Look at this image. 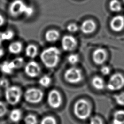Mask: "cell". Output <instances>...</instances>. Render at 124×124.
<instances>
[{
    "label": "cell",
    "mask_w": 124,
    "mask_h": 124,
    "mask_svg": "<svg viewBox=\"0 0 124 124\" xmlns=\"http://www.w3.org/2000/svg\"><path fill=\"white\" fill-rule=\"evenodd\" d=\"M107 58V53L105 49L98 48L93 53L92 58L93 62L97 65L103 64Z\"/></svg>",
    "instance_id": "8fae6325"
},
{
    "label": "cell",
    "mask_w": 124,
    "mask_h": 124,
    "mask_svg": "<svg viewBox=\"0 0 124 124\" xmlns=\"http://www.w3.org/2000/svg\"><path fill=\"white\" fill-rule=\"evenodd\" d=\"M51 83V78L47 75L42 76L39 80V84L43 87H48Z\"/></svg>",
    "instance_id": "cb8c5ba5"
},
{
    "label": "cell",
    "mask_w": 124,
    "mask_h": 124,
    "mask_svg": "<svg viewBox=\"0 0 124 124\" xmlns=\"http://www.w3.org/2000/svg\"><path fill=\"white\" fill-rule=\"evenodd\" d=\"M110 27L111 30L116 32L121 31L124 28V17L121 15H117L111 19Z\"/></svg>",
    "instance_id": "7c38bea8"
},
{
    "label": "cell",
    "mask_w": 124,
    "mask_h": 124,
    "mask_svg": "<svg viewBox=\"0 0 124 124\" xmlns=\"http://www.w3.org/2000/svg\"><path fill=\"white\" fill-rule=\"evenodd\" d=\"M60 37L59 32L54 29L48 30L45 33V39L48 42H54Z\"/></svg>",
    "instance_id": "9a60e30c"
},
{
    "label": "cell",
    "mask_w": 124,
    "mask_h": 124,
    "mask_svg": "<svg viewBox=\"0 0 124 124\" xmlns=\"http://www.w3.org/2000/svg\"><path fill=\"white\" fill-rule=\"evenodd\" d=\"M92 85L97 90H102L105 88V82L104 79L99 76H94L92 80Z\"/></svg>",
    "instance_id": "2e32d148"
},
{
    "label": "cell",
    "mask_w": 124,
    "mask_h": 124,
    "mask_svg": "<svg viewBox=\"0 0 124 124\" xmlns=\"http://www.w3.org/2000/svg\"><path fill=\"white\" fill-rule=\"evenodd\" d=\"M25 124H37V119L36 117L33 114H30L27 115L24 118Z\"/></svg>",
    "instance_id": "d4e9b609"
},
{
    "label": "cell",
    "mask_w": 124,
    "mask_h": 124,
    "mask_svg": "<svg viewBox=\"0 0 124 124\" xmlns=\"http://www.w3.org/2000/svg\"><path fill=\"white\" fill-rule=\"evenodd\" d=\"M5 23V19L4 16L0 13V27H2Z\"/></svg>",
    "instance_id": "836d02e7"
},
{
    "label": "cell",
    "mask_w": 124,
    "mask_h": 124,
    "mask_svg": "<svg viewBox=\"0 0 124 124\" xmlns=\"http://www.w3.org/2000/svg\"><path fill=\"white\" fill-rule=\"evenodd\" d=\"M38 48L33 44L28 45L25 48V54L27 57L30 58H34L37 55Z\"/></svg>",
    "instance_id": "ac0fdd59"
},
{
    "label": "cell",
    "mask_w": 124,
    "mask_h": 124,
    "mask_svg": "<svg viewBox=\"0 0 124 124\" xmlns=\"http://www.w3.org/2000/svg\"><path fill=\"white\" fill-rule=\"evenodd\" d=\"M27 5L22 0H14L9 4L8 11L13 17L24 15Z\"/></svg>",
    "instance_id": "52a82bcc"
},
{
    "label": "cell",
    "mask_w": 124,
    "mask_h": 124,
    "mask_svg": "<svg viewBox=\"0 0 124 124\" xmlns=\"http://www.w3.org/2000/svg\"><path fill=\"white\" fill-rule=\"evenodd\" d=\"M60 51L56 47L51 46L44 49L41 53L40 58L43 64L47 68H52L58 64Z\"/></svg>",
    "instance_id": "6da1fadb"
},
{
    "label": "cell",
    "mask_w": 124,
    "mask_h": 124,
    "mask_svg": "<svg viewBox=\"0 0 124 124\" xmlns=\"http://www.w3.org/2000/svg\"><path fill=\"white\" fill-rule=\"evenodd\" d=\"M22 92L21 88L17 86L7 87L5 91V98L8 104L16 105L20 101Z\"/></svg>",
    "instance_id": "3957f363"
},
{
    "label": "cell",
    "mask_w": 124,
    "mask_h": 124,
    "mask_svg": "<svg viewBox=\"0 0 124 124\" xmlns=\"http://www.w3.org/2000/svg\"><path fill=\"white\" fill-rule=\"evenodd\" d=\"M67 30L70 32H75L78 30V26L74 23H70L67 26Z\"/></svg>",
    "instance_id": "f1b7e54d"
},
{
    "label": "cell",
    "mask_w": 124,
    "mask_h": 124,
    "mask_svg": "<svg viewBox=\"0 0 124 124\" xmlns=\"http://www.w3.org/2000/svg\"><path fill=\"white\" fill-rule=\"evenodd\" d=\"M7 112V108L6 105L2 102L0 101V118L3 117Z\"/></svg>",
    "instance_id": "f546056e"
},
{
    "label": "cell",
    "mask_w": 124,
    "mask_h": 124,
    "mask_svg": "<svg viewBox=\"0 0 124 124\" xmlns=\"http://www.w3.org/2000/svg\"><path fill=\"white\" fill-rule=\"evenodd\" d=\"M112 124H124V110H118L113 113Z\"/></svg>",
    "instance_id": "e0dca14e"
},
{
    "label": "cell",
    "mask_w": 124,
    "mask_h": 124,
    "mask_svg": "<svg viewBox=\"0 0 124 124\" xmlns=\"http://www.w3.org/2000/svg\"><path fill=\"white\" fill-rule=\"evenodd\" d=\"M114 97L118 105L124 107V91L115 95Z\"/></svg>",
    "instance_id": "484cf974"
},
{
    "label": "cell",
    "mask_w": 124,
    "mask_h": 124,
    "mask_svg": "<svg viewBox=\"0 0 124 124\" xmlns=\"http://www.w3.org/2000/svg\"><path fill=\"white\" fill-rule=\"evenodd\" d=\"M4 55V50L1 46H0V59Z\"/></svg>",
    "instance_id": "e575fe53"
},
{
    "label": "cell",
    "mask_w": 124,
    "mask_h": 124,
    "mask_svg": "<svg viewBox=\"0 0 124 124\" xmlns=\"http://www.w3.org/2000/svg\"><path fill=\"white\" fill-rule=\"evenodd\" d=\"M90 124H103V121L101 118L95 116L91 118Z\"/></svg>",
    "instance_id": "4dcf8cb0"
},
{
    "label": "cell",
    "mask_w": 124,
    "mask_h": 124,
    "mask_svg": "<svg viewBox=\"0 0 124 124\" xmlns=\"http://www.w3.org/2000/svg\"><path fill=\"white\" fill-rule=\"evenodd\" d=\"M96 28V23L93 20L87 19L82 23L80 29L84 34H91L94 31Z\"/></svg>",
    "instance_id": "4fadbf2b"
},
{
    "label": "cell",
    "mask_w": 124,
    "mask_h": 124,
    "mask_svg": "<svg viewBox=\"0 0 124 124\" xmlns=\"http://www.w3.org/2000/svg\"><path fill=\"white\" fill-rule=\"evenodd\" d=\"M34 11V8L32 6L27 5L24 15L27 17H30L33 15Z\"/></svg>",
    "instance_id": "1f68e13d"
},
{
    "label": "cell",
    "mask_w": 124,
    "mask_h": 124,
    "mask_svg": "<svg viewBox=\"0 0 124 124\" xmlns=\"http://www.w3.org/2000/svg\"><path fill=\"white\" fill-rule=\"evenodd\" d=\"M24 71L25 74L28 77L31 78H35L40 74L41 67L37 62L31 61L25 65Z\"/></svg>",
    "instance_id": "9c48e42d"
},
{
    "label": "cell",
    "mask_w": 124,
    "mask_h": 124,
    "mask_svg": "<svg viewBox=\"0 0 124 124\" xmlns=\"http://www.w3.org/2000/svg\"><path fill=\"white\" fill-rule=\"evenodd\" d=\"M67 61L69 63L72 65L77 64L79 61V57L78 54H72L67 57Z\"/></svg>",
    "instance_id": "83f0119b"
},
{
    "label": "cell",
    "mask_w": 124,
    "mask_h": 124,
    "mask_svg": "<svg viewBox=\"0 0 124 124\" xmlns=\"http://www.w3.org/2000/svg\"><path fill=\"white\" fill-rule=\"evenodd\" d=\"M44 97L43 92L38 88L28 89L24 93L25 100L31 104H37L40 102Z\"/></svg>",
    "instance_id": "5b68a950"
},
{
    "label": "cell",
    "mask_w": 124,
    "mask_h": 124,
    "mask_svg": "<svg viewBox=\"0 0 124 124\" xmlns=\"http://www.w3.org/2000/svg\"><path fill=\"white\" fill-rule=\"evenodd\" d=\"M40 124H57V122L56 119L53 117L47 116L41 120Z\"/></svg>",
    "instance_id": "4316f807"
},
{
    "label": "cell",
    "mask_w": 124,
    "mask_h": 124,
    "mask_svg": "<svg viewBox=\"0 0 124 124\" xmlns=\"http://www.w3.org/2000/svg\"><path fill=\"white\" fill-rule=\"evenodd\" d=\"M124 87V76L120 73L112 75L108 82L107 87L111 91H117Z\"/></svg>",
    "instance_id": "277c9868"
},
{
    "label": "cell",
    "mask_w": 124,
    "mask_h": 124,
    "mask_svg": "<svg viewBox=\"0 0 124 124\" xmlns=\"http://www.w3.org/2000/svg\"><path fill=\"white\" fill-rule=\"evenodd\" d=\"M62 46L65 51H72L77 46V41L72 35H65L62 39Z\"/></svg>",
    "instance_id": "30bf717a"
},
{
    "label": "cell",
    "mask_w": 124,
    "mask_h": 124,
    "mask_svg": "<svg viewBox=\"0 0 124 124\" xmlns=\"http://www.w3.org/2000/svg\"><path fill=\"white\" fill-rule=\"evenodd\" d=\"M64 78L69 83H78L82 79V72L78 68L75 67H70L65 71L64 74Z\"/></svg>",
    "instance_id": "8992f818"
},
{
    "label": "cell",
    "mask_w": 124,
    "mask_h": 124,
    "mask_svg": "<svg viewBox=\"0 0 124 124\" xmlns=\"http://www.w3.org/2000/svg\"><path fill=\"white\" fill-rule=\"evenodd\" d=\"M23 49V45L19 41H15L10 43L8 46V51L12 54H18L20 53Z\"/></svg>",
    "instance_id": "5bb4252c"
},
{
    "label": "cell",
    "mask_w": 124,
    "mask_h": 124,
    "mask_svg": "<svg viewBox=\"0 0 124 124\" xmlns=\"http://www.w3.org/2000/svg\"><path fill=\"white\" fill-rule=\"evenodd\" d=\"M15 36V32L11 29H8L0 34V37L3 41H10L12 40Z\"/></svg>",
    "instance_id": "7402d4cb"
},
{
    "label": "cell",
    "mask_w": 124,
    "mask_h": 124,
    "mask_svg": "<svg viewBox=\"0 0 124 124\" xmlns=\"http://www.w3.org/2000/svg\"><path fill=\"white\" fill-rule=\"evenodd\" d=\"M0 70L1 72L6 74H11L13 73L14 69L13 68L10 61H4L0 66Z\"/></svg>",
    "instance_id": "ffe728a7"
},
{
    "label": "cell",
    "mask_w": 124,
    "mask_h": 124,
    "mask_svg": "<svg viewBox=\"0 0 124 124\" xmlns=\"http://www.w3.org/2000/svg\"><path fill=\"white\" fill-rule=\"evenodd\" d=\"M22 118V112L19 109L15 108L12 110L9 114V118L13 122H19Z\"/></svg>",
    "instance_id": "d6986e66"
},
{
    "label": "cell",
    "mask_w": 124,
    "mask_h": 124,
    "mask_svg": "<svg viewBox=\"0 0 124 124\" xmlns=\"http://www.w3.org/2000/svg\"><path fill=\"white\" fill-rule=\"evenodd\" d=\"M123 0V1H124V0Z\"/></svg>",
    "instance_id": "8d00e7d4"
},
{
    "label": "cell",
    "mask_w": 124,
    "mask_h": 124,
    "mask_svg": "<svg viewBox=\"0 0 124 124\" xmlns=\"http://www.w3.org/2000/svg\"><path fill=\"white\" fill-rule=\"evenodd\" d=\"M47 103L53 108H59L62 103V97L59 92L55 89L51 90L47 95Z\"/></svg>",
    "instance_id": "ba28073f"
},
{
    "label": "cell",
    "mask_w": 124,
    "mask_h": 124,
    "mask_svg": "<svg viewBox=\"0 0 124 124\" xmlns=\"http://www.w3.org/2000/svg\"><path fill=\"white\" fill-rule=\"evenodd\" d=\"M91 109L90 103L85 99H80L77 100L73 108L75 115L81 120H85L90 117Z\"/></svg>",
    "instance_id": "7a4b0ae2"
},
{
    "label": "cell",
    "mask_w": 124,
    "mask_h": 124,
    "mask_svg": "<svg viewBox=\"0 0 124 124\" xmlns=\"http://www.w3.org/2000/svg\"><path fill=\"white\" fill-rule=\"evenodd\" d=\"M2 41H3L1 40V38H0V46H1Z\"/></svg>",
    "instance_id": "d590c367"
},
{
    "label": "cell",
    "mask_w": 124,
    "mask_h": 124,
    "mask_svg": "<svg viewBox=\"0 0 124 124\" xmlns=\"http://www.w3.org/2000/svg\"><path fill=\"white\" fill-rule=\"evenodd\" d=\"M100 71H101V73L103 75H105V76L108 75L110 72V68L109 67L105 65L101 67L100 69Z\"/></svg>",
    "instance_id": "d6a6232c"
},
{
    "label": "cell",
    "mask_w": 124,
    "mask_h": 124,
    "mask_svg": "<svg viewBox=\"0 0 124 124\" xmlns=\"http://www.w3.org/2000/svg\"><path fill=\"white\" fill-rule=\"evenodd\" d=\"M110 10L114 12H119L122 10V4L118 0H111L109 3Z\"/></svg>",
    "instance_id": "44dd1931"
},
{
    "label": "cell",
    "mask_w": 124,
    "mask_h": 124,
    "mask_svg": "<svg viewBox=\"0 0 124 124\" xmlns=\"http://www.w3.org/2000/svg\"><path fill=\"white\" fill-rule=\"evenodd\" d=\"M10 62L15 70L16 69H19L22 67L24 64V60L23 58L18 57L10 61Z\"/></svg>",
    "instance_id": "603a6c76"
}]
</instances>
